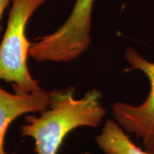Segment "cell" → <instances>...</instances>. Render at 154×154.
Returning <instances> with one entry per match:
<instances>
[{
  "instance_id": "obj_1",
  "label": "cell",
  "mask_w": 154,
  "mask_h": 154,
  "mask_svg": "<svg viewBox=\"0 0 154 154\" xmlns=\"http://www.w3.org/2000/svg\"><path fill=\"white\" fill-rule=\"evenodd\" d=\"M98 89H92L81 99L74 98V89L52 91L48 109L36 116L29 115L21 127L22 136L34 140L37 154H57L64 138L82 127L97 128L106 114L100 104Z\"/></svg>"
},
{
  "instance_id": "obj_2",
  "label": "cell",
  "mask_w": 154,
  "mask_h": 154,
  "mask_svg": "<svg viewBox=\"0 0 154 154\" xmlns=\"http://www.w3.org/2000/svg\"><path fill=\"white\" fill-rule=\"evenodd\" d=\"M45 0H11L7 28L0 43V80L12 83L14 92L40 90L30 75L28 56L31 42L25 34L29 18Z\"/></svg>"
},
{
  "instance_id": "obj_3",
  "label": "cell",
  "mask_w": 154,
  "mask_h": 154,
  "mask_svg": "<svg viewBox=\"0 0 154 154\" xmlns=\"http://www.w3.org/2000/svg\"><path fill=\"white\" fill-rule=\"evenodd\" d=\"M124 57L129 65L125 71L139 70L146 75L150 82V92L139 105L122 102L113 104V116L125 132L142 140L146 152L154 153V63L145 59L132 47L127 49Z\"/></svg>"
},
{
  "instance_id": "obj_4",
  "label": "cell",
  "mask_w": 154,
  "mask_h": 154,
  "mask_svg": "<svg viewBox=\"0 0 154 154\" xmlns=\"http://www.w3.org/2000/svg\"><path fill=\"white\" fill-rule=\"evenodd\" d=\"M52 92L43 89L33 93H9L0 87V154H8L5 149L6 131L18 116L48 109Z\"/></svg>"
},
{
  "instance_id": "obj_5",
  "label": "cell",
  "mask_w": 154,
  "mask_h": 154,
  "mask_svg": "<svg viewBox=\"0 0 154 154\" xmlns=\"http://www.w3.org/2000/svg\"><path fill=\"white\" fill-rule=\"evenodd\" d=\"M95 142L105 154H154L135 145L121 126L111 119L105 122Z\"/></svg>"
},
{
  "instance_id": "obj_6",
  "label": "cell",
  "mask_w": 154,
  "mask_h": 154,
  "mask_svg": "<svg viewBox=\"0 0 154 154\" xmlns=\"http://www.w3.org/2000/svg\"><path fill=\"white\" fill-rule=\"evenodd\" d=\"M94 0H75L72 15L78 20L88 21L92 17Z\"/></svg>"
},
{
  "instance_id": "obj_7",
  "label": "cell",
  "mask_w": 154,
  "mask_h": 154,
  "mask_svg": "<svg viewBox=\"0 0 154 154\" xmlns=\"http://www.w3.org/2000/svg\"><path fill=\"white\" fill-rule=\"evenodd\" d=\"M11 0H0V31L2 29L1 27V20H2V17H3V14L5 11V9L7 8V6L9 5L10 2Z\"/></svg>"
}]
</instances>
